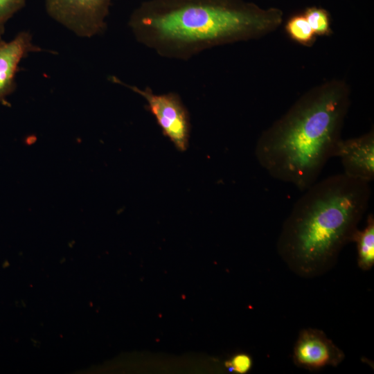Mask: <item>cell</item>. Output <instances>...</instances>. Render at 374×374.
Wrapping results in <instances>:
<instances>
[{"label":"cell","instance_id":"6da1fadb","mask_svg":"<svg viewBox=\"0 0 374 374\" xmlns=\"http://www.w3.org/2000/svg\"><path fill=\"white\" fill-rule=\"evenodd\" d=\"M283 19L277 8L244 0H147L128 25L137 42L159 55L188 60L206 49L267 35Z\"/></svg>","mask_w":374,"mask_h":374},{"label":"cell","instance_id":"7a4b0ae2","mask_svg":"<svg viewBox=\"0 0 374 374\" xmlns=\"http://www.w3.org/2000/svg\"><path fill=\"white\" fill-rule=\"evenodd\" d=\"M350 94L340 80L305 93L259 136L255 156L260 166L301 191L314 184L342 139Z\"/></svg>","mask_w":374,"mask_h":374},{"label":"cell","instance_id":"3957f363","mask_svg":"<svg viewBox=\"0 0 374 374\" xmlns=\"http://www.w3.org/2000/svg\"><path fill=\"white\" fill-rule=\"evenodd\" d=\"M370 183L344 173L316 181L304 190L284 221L276 242L283 261L297 276H321L353 242L368 207Z\"/></svg>","mask_w":374,"mask_h":374},{"label":"cell","instance_id":"277c9868","mask_svg":"<svg viewBox=\"0 0 374 374\" xmlns=\"http://www.w3.org/2000/svg\"><path fill=\"white\" fill-rule=\"evenodd\" d=\"M111 80L128 87L142 96L147 102V108L154 116L163 134L169 139L178 150L183 152L188 149L191 128L190 115L178 93L168 92L156 94L149 87L142 89L127 84L115 76L111 77Z\"/></svg>","mask_w":374,"mask_h":374},{"label":"cell","instance_id":"5b68a950","mask_svg":"<svg viewBox=\"0 0 374 374\" xmlns=\"http://www.w3.org/2000/svg\"><path fill=\"white\" fill-rule=\"evenodd\" d=\"M114 0H46L47 13L80 37H91L106 28Z\"/></svg>","mask_w":374,"mask_h":374},{"label":"cell","instance_id":"8992f818","mask_svg":"<svg viewBox=\"0 0 374 374\" xmlns=\"http://www.w3.org/2000/svg\"><path fill=\"white\" fill-rule=\"evenodd\" d=\"M345 359L344 351L317 328L301 330L295 341L292 360L299 368L311 371L338 366Z\"/></svg>","mask_w":374,"mask_h":374},{"label":"cell","instance_id":"52a82bcc","mask_svg":"<svg viewBox=\"0 0 374 374\" xmlns=\"http://www.w3.org/2000/svg\"><path fill=\"white\" fill-rule=\"evenodd\" d=\"M345 175L371 182L374 178V131L348 139H341L336 148Z\"/></svg>","mask_w":374,"mask_h":374},{"label":"cell","instance_id":"ba28073f","mask_svg":"<svg viewBox=\"0 0 374 374\" xmlns=\"http://www.w3.org/2000/svg\"><path fill=\"white\" fill-rule=\"evenodd\" d=\"M41 49L33 44L28 32H21L12 40L0 42V100L15 89L18 65L28 53Z\"/></svg>","mask_w":374,"mask_h":374},{"label":"cell","instance_id":"9c48e42d","mask_svg":"<svg viewBox=\"0 0 374 374\" xmlns=\"http://www.w3.org/2000/svg\"><path fill=\"white\" fill-rule=\"evenodd\" d=\"M353 242L357 244V265L363 271L371 269L374 265V216L368 214L364 229L355 232Z\"/></svg>","mask_w":374,"mask_h":374},{"label":"cell","instance_id":"30bf717a","mask_svg":"<svg viewBox=\"0 0 374 374\" xmlns=\"http://www.w3.org/2000/svg\"><path fill=\"white\" fill-rule=\"evenodd\" d=\"M287 35L295 42L311 46L316 41V35L303 15L292 16L285 24Z\"/></svg>","mask_w":374,"mask_h":374},{"label":"cell","instance_id":"8fae6325","mask_svg":"<svg viewBox=\"0 0 374 374\" xmlns=\"http://www.w3.org/2000/svg\"><path fill=\"white\" fill-rule=\"evenodd\" d=\"M303 15L316 35L323 36L332 34L330 15L325 9L310 7L305 10Z\"/></svg>","mask_w":374,"mask_h":374},{"label":"cell","instance_id":"7c38bea8","mask_svg":"<svg viewBox=\"0 0 374 374\" xmlns=\"http://www.w3.org/2000/svg\"><path fill=\"white\" fill-rule=\"evenodd\" d=\"M26 3V0H0V35L3 33L6 21Z\"/></svg>","mask_w":374,"mask_h":374},{"label":"cell","instance_id":"4fadbf2b","mask_svg":"<svg viewBox=\"0 0 374 374\" xmlns=\"http://www.w3.org/2000/svg\"><path fill=\"white\" fill-rule=\"evenodd\" d=\"M226 366L231 372L244 374L250 371L252 366V359L247 354L239 353L226 362Z\"/></svg>","mask_w":374,"mask_h":374}]
</instances>
